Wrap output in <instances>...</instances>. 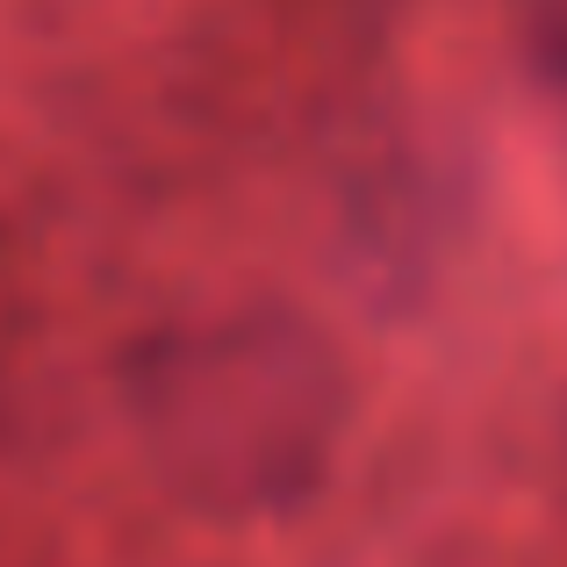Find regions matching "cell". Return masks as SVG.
I'll return each mask as SVG.
<instances>
[{"label":"cell","instance_id":"6da1fadb","mask_svg":"<svg viewBox=\"0 0 567 567\" xmlns=\"http://www.w3.org/2000/svg\"><path fill=\"white\" fill-rule=\"evenodd\" d=\"M130 410L158 474L216 517H280L323 488L352 381L331 331L288 302H245L144 338Z\"/></svg>","mask_w":567,"mask_h":567},{"label":"cell","instance_id":"7a4b0ae2","mask_svg":"<svg viewBox=\"0 0 567 567\" xmlns=\"http://www.w3.org/2000/svg\"><path fill=\"white\" fill-rule=\"evenodd\" d=\"M532 72H539V94L554 109V123L567 130V0L539 22V37H532Z\"/></svg>","mask_w":567,"mask_h":567}]
</instances>
